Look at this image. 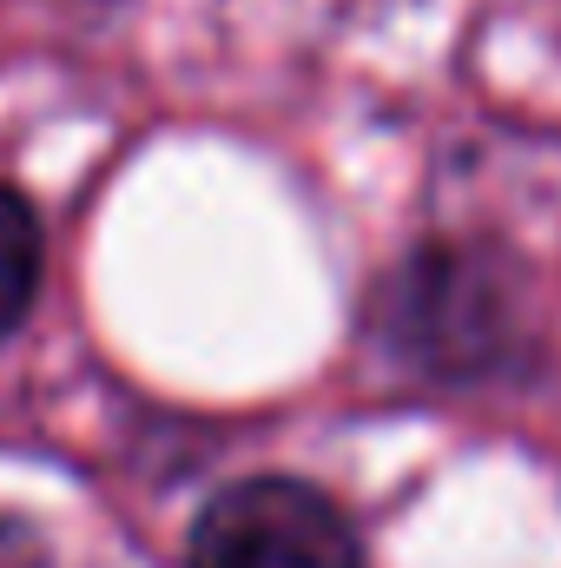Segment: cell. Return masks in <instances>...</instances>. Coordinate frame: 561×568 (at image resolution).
<instances>
[{
    "mask_svg": "<svg viewBox=\"0 0 561 568\" xmlns=\"http://www.w3.org/2000/svg\"><path fill=\"white\" fill-rule=\"evenodd\" d=\"M185 568H364V549L324 489L297 476H252L198 509Z\"/></svg>",
    "mask_w": 561,
    "mask_h": 568,
    "instance_id": "6da1fadb",
    "label": "cell"
},
{
    "mask_svg": "<svg viewBox=\"0 0 561 568\" xmlns=\"http://www.w3.org/2000/svg\"><path fill=\"white\" fill-rule=\"evenodd\" d=\"M502 297L469 252H417L390 284V344L436 377H476L502 351Z\"/></svg>",
    "mask_w": 561,
    "mask_h": 568,
    "instance_id": "7a4b0ae2",
    "label": "cell"
},
{
    "mask_svg": "<svg viewBox=\"0 0 561 568\" xmlns=\"http://www.w3.org/2000/svg\"><path fill=\"white\" fill-rule=\"evenodd\" d=\"M40 272H47V239L33 205L0 179V337H13L40 297Z\"/></svg>",
    "mask_w": 561,
    "mask_h": 568,
    "instance_id": "3957f363",
    "label": "cell"
}]
</instances>
